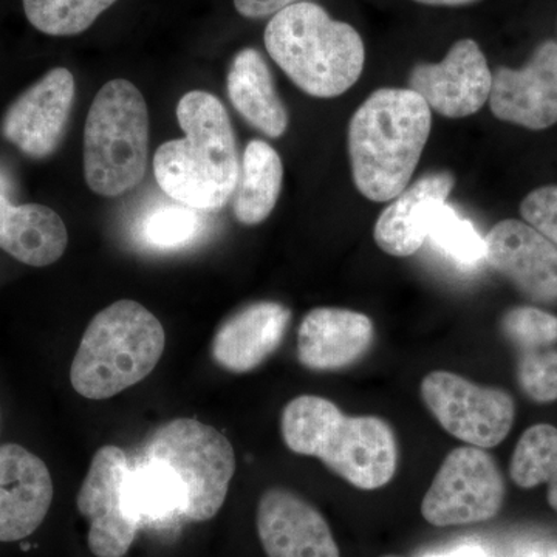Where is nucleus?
Masks as SVG:
<instances>
[{
  "mask_svg": "<svg viewBox=\"0 0 557 557\" xmlns=\"http://www.w3.org/2000/svg\"><path fill=\"white\" fill-rule=\"evenodd\" d=\"M69 244L64 222L42 205L11 203L0 194V248L30 267L58 262Z\"/></svg>",
  "mask_w": 557,
  "mask_h": 557,
  "instance_id": "obj_20",
  "label": "nucleus"
},
{
  "mask_svg": "<svg viewBox=\"0 0 557 557\" xmlns=\"http://www.w3.org/2000/svg\"><path fill=\"white\" fill-rule=\"evenodd\" d=\"M431 127V109L416 91H373L348 124V156L359 193L372 201H391L408 188Z\"/></svg>",
  "mask_w": 557,
  "mask_h": 557,
  "instance_id": "obj_3",
  "label": "nucleus"
},
{
  "mask_svg": "<svg viewBox=\"0 0 557 557\" xmlns=\"http://www.w3.org/2000/svg\"><path fill=\"white\" fill-rule=\"evenodd\" d=\"M282 180L284 166L276 150L262 139L249 141L234 193V215L242 225H259L269 218L281 196Z\"/></svg>",
  "mask_w": 557,
  "mask_h": 557,
  "instance_id": "obj_22",
  "label": "nucleus"
},
{
  "mask_svg": "<svg viewBox=\"0 0 557 557\" xmlns=\"http://www.w3.org/2000/svg\"><path fill=\"white\" fill-rule=\"evenodd\" d=\"M289 321L292 311L282 304H249L222 322L212 339V358L228 372H251L281 346Z\"/></svg>",
  "mask_w": 557,
  "mask_h": 557,
  "instance_id": "obj_18",
  "label": "nucleus"
},
{
  "mask_svg": "<svg viewBox=\"0 0 557 557\" xmlns=\"http://www.w3.org/2000/svg\"><path fill=\"white\" fill-rule=\"evenodd\" d=\"M381 557H403V556H397V555H386V556H381Z\"/></svg>",
  "mask_w": 557,
  "mask_h": 557,
  "instance_id": "obj_36",
  "label": "nucleus"
},
{
  "mask_svg": "<svg viewBox=\"0 0 557 557\" xmlns=\"http://www.w3.org/2000/svg\"><path fill=\"white\" fill-rule=\"evenodd\" d=\"M166 335L156 314L123 299L106 307L84 332L70 369L81 397H115L150 375L163 355Z\"/></svg>",
  "mask_w": 557,
  "mask_h": 557,
  "instance_id": "obj_5",
  "label": "nucleus"
},
{
  "mask_svg": "<svg viewBox=\"0 0 557 557\" xmlns=\"http://www.w3.org/2000/svg\"><path fill=\"white\" fill-rule=\"evenodd\" d=\"M263 39L271 60L310 97H339L361 78V36L346 22L332 20L318 3L304 0L278 11Z\"/></svg>",
  "mask_w": 557,
  "mask_h": 557,
  "instance_id": "obj_4",
  "label": "nucleus"
},
{
  "mask_svg": "<svg viewBox=\"0 0 557 557\" xmlns=\"http://www.w3.org/2000/svg\"><path fill=\"white\" fill-rule=\"evenodd\" d=\"M435 557H486L485 553L480 552V549H458V552L449 553V555L445 556H435Z\"/></svg>",
  "mask_w": 557,
  "mask_h": 557,
  "instance_id": "obj_34",
  "label": "nucleus"
},
{
  "mask_svg": "<svg viewBox=\"0 0 557 557\" xmlns=\"http://www.w3.org/2000/svg\"><path fill=\"white\" fill-rule=\"evenodd\" d=\"M256 527L269 557H341L324 516L285 487H270L260 496Z\"/></svg>",
  "mask_w": 557,
  "mask_h": 557,
  "instance_id": "obj_14",
  "label": "nucleus"
},
{
  "mask_svg": "<svg viewBox=\"0 0 557 557\" xmlns=\"http://www.w3.org/2000/svg\"><path fill=\"white\" fill-rule=\"evenodd\" d=\"M512 557H557V547L547 544H533L519 549Z\"/></svg>",
  "mask_w": 557,
  "mask_h": 557,
  "instance_id": "obj_31",
  "label": "nucleus"
},
{
  "mask_svg": "<svg viewBox=\"0 0 557 557\" xmlns=\"http://www.w3.org/2000/svg\"><path fill=\"white\" fill-rule=\"evenodd\" d=\"M428 240L458 265L475 267L485 260V239L469 220L454 211L448 201H440L432 212Z\"/></svg>",
  "mask_w": 557,
  "mask_h": 557,
  "instance_id": "obj_25",
  "label": "nucleus"
},
{
  "mask_svg": "<svg viewBox=\"0 0 557 557\" xmlns=\"http://www.w3.org/2000/svg\"><path fill=\"white\" fill-rule=\"evenodd\" d=\"M416 2L424 3V5L435 7H460L468 3L478 2V0H416Z\"/></svg>",
  "mask_w": 557,
  "mask_h": 557,
  "instance_id": "obj_32",
  "label": "nucleus"
},
{
  "mask_svg": "<svg viewBox=\"0 0 557 557\" xmlns=\"http://www.w3.org/2000/svg\"><path fill=\"white\" fill-rule=\"evenodd\" d=\"M177 120L185 137L157 149V183L178 203L218 211L236 193L240 174L228 112L214 95L194 90L180 100Z\"/></svg>",
  "mask_w": 557,
  "mask_h": 557,
  "instance_id": "obj_1",
  "label": "nucleus"
},
{
  "mask_svg": "<svg viewBox=\"0 0 557 557\" xmlns=\"http://www.w3.org/2000/svg\"><path fill=\"white\" fill-rule=\"evenodd\" d=\"M129 458L119 446H102L91 458L76 505L89 519L87 544L97 557H124L129 552L139 520L131 505Z\"/></svg>",
  "mask_w": 557,
  "mask_h": 557,
  "instance_id": "obj_10",
  "label": "nucleus"
},
{
  "mask_svg": "<svg viewBox=\"0 0 557 557\" xmlns=\"http://www.w3.org/2000/svg\"><path fill=\"white\" fill-rule=\"evenodd\" d=\"M10 189V180L0 171V194L7 193Z\"/></svg>",
  "mask_w": 557,
  "mask_h": 557,
  "instance_id": "obj_35",
  "label": "nucleus"
},
{
  "mask_svg": "<svg viewBox=\"0 0 557 557\" xmlns=\"http://www.w3.org/2000/svg\"><path fill=\"white\" fill-rule=\"evenodd\" d=\"M502 333L520 351L544 350L557 344V317L537 307H515L504 314Z\"/></svg>",
  "mask_w": 557,
  "mask_h": 557,
  "instance_id": "obj_27",
  "label": "nucleus"
},
{
  "mask_svg": "<svg viewBox=\"0 0 557 557\" xmlns=\"http://www.w3.org/2000/svg\"><path fill=\"white\" fill-rule=\"evenodd\" d=\"M507 486L485 449L463 446L443 460L421 502V515L434 527L474 525L496 518Z\"/></svg>",
  "mask_w": 557,
  "mask_h": 557,
  "instance_id": "obj_8",
  "label": "nucleus"
},
{
  "mask_svg": "<svg viewBox=\"0 0 557 557\" xmlns=\"http://www.w3.org/2000/svg\"><path fill=\"white\" fill-rule=\"evenodd\" d=\"M485 260L534 302L557 300V245L520 220H502L485 237Z\"/></svg>",
  "mask_w": 557,
  "mask_h": 557,
  "instance_id": "obj_15",
  "label": "nucleus"
},
{
  "mask_svg": "<svg viewBox=\"0 0 557 557\" xmlns=\"http://www.w3.org/2000/svg\"><path fill=\"white\" fill-rule=\"evenodd\" d=\"M200 230L199 211L175 201L146 212L139 222L138 236L150 248L177 249L196 239Z\"/></svg>",
  "mask_w": 557,
  "mask_h": 557,
  "instance_id": "obj_26",
  "label": "nucleus"
},
{
  "mask_svg": "<svg viewBox=\"0 0 557 557\" xmlns=\"http://www.w3.org/2000/svg\"><path fill=\"white\" fill-rule=\"evenodd\" d=\"M375 327L364 313L319 307L299 325L298 359L314 372H333L357 364L372 347Z\"/></svg>",
  "mask_w": 557,
  "mask_h": 557,
  "instance_id": "obj_17",
  "label": "nucleus"
},
{
  "mask_svg": "<svg viewBox=\"0 0 557 557\" xmlns=\"http://www.w3.org/2000/svg\"><path fill=\"white\" fill-rule=\"evenodd\" d=\"M149 156L148 104L137 86L113 79L91 102L84 127V177L95 194L123 196L145 178Z\"/></svg>",
  "mask_w": 557,
  "mask_h": 557,
  "instance_id": "obj_6",
  "label": "nucleus"
},
{
  "mask_svg": "<svg viewBox=\"0 0 557 557\" xmlns=\"http://www.w3.org/2000/svg\"><path fill=\"white\" fill-rule=\"evenodd\" d=\"M491 112L505 123L545 131L557 123V42L545 40L522 69L493 73Z\"/></svg>",
  "mask_w": 557,
  "mask_h": 557,
  "instance_id": "obj_13",
  "label": "nucleus"
},
{
  "mask_svg": "<svg viewBox=\"0 0 557 557\" xmlns=\"http://www.w3.org/2000/svg\"><path fill=\"white\" fill-rule=\"evenodd\" d=\"M116 0H22L28 22L49 36H75L89 30Z\"/></svg>",
  "mask_w": 557,
  "mask_h": 557,
  "instance_id": "obj_24",
  "label": "nucleus"
},
{
  "mask_svg": "<svg viewBox=\"0 0 557 557\" xmlns=\"http://www.w3.org/2000/svg\"><path fill=\"white\" fill-rule=\"evenodd\" d=\"M281 431L288 449L319 458L358 490H380L397 472V437L383 418L346 416L327 398L300 395L282 410Z\"/></svg>",
  "mask_w": 557,
  "mask_h": 557,
  "instance_id": "obj_2",
  "label": "nucleus"
},
{
  "mask_svg": "<svg viewBox=\"0 0 557 557\" xmlns=\"http://www.w3.org/2000/svg\"><path fill=\"white\" fill-rule=\"evenodd\" d=\"M75 94L70 70H50L7 110L3 137L32 159L51 156L64 137Z\"/></svg>",
  "mask_w": 557,
  "mask_h": 557,
  "instance_id": "obj_12",
  "label": "nucleus"
},
{
  "mask_svg": "<svg viewBox=\"0 0 557 557\" xmlns=\"http://www.w3.org/2000/svg\"><path fill=\"white\" fill-rule=\"evenodd\" d=\"M493 72L479 44L461 39L438 64H418L409 76V89L420 95L440 115L465 119L490 100Z\"/></svg>",
  "mask_w": 557,
  "mask_h": 557,
  "instance_id": "obj_11",
  "label": "nucleus"
},
{
  "mask_svg": "<svg viewBox=\"0 0 557 557\" xmlns=\"http://www.w3.org/2000/svg\"><path fill=\"white\" fill-rule=\"evenodd\" d=\"M299 2L304 0H234V7L237 13L248 20H263Z\"/></svg>",
  "mask_w": 557,
  "mask_h": 557,
  "instance_id": "obj_30",
  "label": "nucleus"
},
{
  "mask_svg": "<svg viewBox=\"0 0 557 557\" xmlns=\"http://www.w3.org/2000/svg\"><path fill=\"white\" fill-rule=\"evenodd\" d=\"M456 185L449 172L424 175L408 186L376 220L373 239L381 251L394 258L416 255L428 240L429 222L440 201H446Z\"/></svg>",
  "mask_w": 557,
  "mask_h": 557,
  "instance_id": "obj_19",
  "label": "nucleus"
},
{
  "mask_svg": "<svg viewBox=\"0 0 557 557\" xmlns=\"http://www.w3.org/2000/svg\"><path fill=\"white\" fill-rule=\"evenodd\" d=\"M547 485H548V490H547L548 505H549V507L555 509V511L557 512V474L555 475V478L549 480Z\"/></svg>",
  "mask_w": 557,
  "mask_h": 557,
  "instance_id": "obj_33",
  "label": "nucleus"
},
{
  "mask_svg": "<svg viewBox=\"0 0 557 557\" xmlns=\"http://www.w3.org/2000/svg\"><path fill=\"white\" fill-rule=\"evenodd\" d=\"M557 474V428L539 423L523 432L512 453L509 475L523 490L544 485Z\"/></svg>",
  "mask_w": 557,
  "mask_h": 557,
  "instance_id": "obj_23",
  "label": "nucleus"
},
{
  "mask_svg": "<svg viewBox=\"0 0 557 557\" xmlns=\"http://www.w3.org/2000/svg\"><path fill=\"white\" fill-rule=\"evenodd\" d=\"M518 383L531 401L548 405L557 401V350L522 351L518 362Z\"/></svg>",
  "mask_w": 557,
  "mask_h": 557,
  "instance_id": "obj_28",
  "label": "nucleus"
},
{
  "mask_svg": "<svg viewBox=\"0 0 557 557\" xmlns=\"http://www.w3.org/2000/svg\"><path fill=\"white\" fill-rule=\"evenodd\" d=\"M420 392L440 426L469 446L494 448L515 424V399L502 388L479 386L456 373L435 370L421 381Z\"/></svg>",
  "mask_w": 557,
  "mask_h": 557,
  "instance_id": "obj_9",
  "label": "nucleus"
},
{
  "mask_svg": "<svg viewBox=\"0 0 557 557\" xmlns=\"http://www.w3.org/2000/svg\"><path fill=\"white\" fill-rule=\"evenodd\" d=\"M53 500L49 468L20 445L0 446V542L22 541L40 527Z\"/></svg>",
  "mask_w": 557,
  "mask_h": 557,
  "instance_id": "obj_16",
  "label": "nucleus"
},
{
  "mask_svg": "<svg viewBox=\"0 0 557 557\" xmlns=\"http://www.w3.org/2000/svg\"><path fill=\"white\" fill-rule=\"evenodd\" d=\"M528 225L557 245V186L548 185L528 194L520 205Z\"/></svg>",
  "mask_w": 557,
  "mask_h": 557,
  "instance_id": "obj_29",
  "label": "nucleus"
},
{
  "mask_svg": "<svg viewBox=\"0 0 557 557\" xmlns=\"http://www.w3.org/2000/svg\"><path fill=\"white\" fill-rule=\"evenodd\" d=\"M228 95L234 109L267 137L278 138L287 132V109L274 87L269 64L258 50L244 49L234 57Z\"/></svg>",
  "mask_w": 557,
  "mask_h": 557,
  "instance_id": "obj_21",
  "label": "nucleus"
},
{
  "mask_svg": "<svg viewBox=\"0 0 557 557\" xmlns=\"http://www.w3.org/2000/svg\"><path fill=\"white\" fill-rule=\"evenodd\" d=\"M143 458L170 475L182 496L183 519L190 522H207L218 515L236 472L230 440L194 418L161 424L146 442Z\"/></svg>",
  "mask_w": 557,
  "mask_h": 557,
  "instance_id": "obj_7",
  "label": "nucleus"
}]
</instances>
